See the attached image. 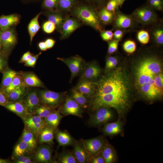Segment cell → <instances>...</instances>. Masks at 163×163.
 <instances>
[{
	"label": "cell",
	"mask_w": 163,
	"mask_h": 163,
	"mask_svg": "<svg viewBox=\"0 0 163 163\" xmlns=\"http://www.w3.org/2000/svg\"><path fill=\"white\" fill-rule=\"evenodd\" d=\"M55 130V129L46 125L39 137L38 143L40 144H53Z\"/></svg>",
	"instance_id": "cell-27"
},
{
	"label": "cell",
	"mask_w": 163,
	"mask_h": 163,
	"mask_svg": "<svg viewBox=\"0 0 163 163\" xmlns=\"http://www.w3.org/2000/svg\"><path fill=\"white\" fill-rule=\"evenodd\" d=\"M38 46L39 49L42 51H45L48 49L45 41L40 42L38 43Z\"/></svg>",
	"instance_id": "cell-58"
},
{
	"label": "cell",
	"mask_w": 163,
	"mask_h": 163,
	"mask_svg": "<svg viewBox=\"0 0 163 163\" xmlns=\"http://www.w3.org/2000/svg\"><path fill=\"white\" fill-rule=\"evenodd\" d=\"M123 50L129 54H133L136 51V42L132 40H126L123 44Z\"/></svg>",
	"instance_id": "cell-40"
},
{
	"label": "cell",
	"mask_w": 163,
	"mask_h": 163,
	"mask_svg": "<svg viewBox=\"0 0 163 163\" xmlns=\"http://www.w3.org/2000/svg\"><path fill=\"white\" fill-rule=\"evenodd\" d=\"M66 92H56L48 90H41L38 95L41 104L53 109L59 106L64 101Z\"/></svg>",
	"instance_id": "cell-5"
},
{
	"label": "cell",
	"mask_w": 163,
	"mask_h": 163,
	"mask_svg": "<svg viewBox=\"0 0 163 163\" xmlns=\"http://www.w3.org/2000/svg\"><path fill=\"white\" fill-rule=\"evenodd\" d=\"M23 82L24 85L27 87H39L44 88L43 82L37 76L32 72H21Z\"/></svg>",
	"instance_id": "cell-20"
},
{
	"label": "cell",
	"mask_w": 163,
	"mask_h": 163,
	"mask_svg": "<svg viewBox=\"0 0 163 163\" xmlns=\"http://www.w3.org/2000/svg\"><path fill=\"white\" fill-rule=\"evenodd\" d=\"M63 117L59 110H54L44 120V122L46 125L56 129Z\"/></svg>",
	"instance_id": "cell-31"
},
{
	"label": "cell",
	"mask_w": 163,
	"mask_h": 163,
	"mask_svg": "<svg viewBox=\"0 0 163 163\" xmlns=\"http://www.w3.org/2000/svg\"><path fill=\"white\" fill-rule=\"evenodd\" d=\"M32 56V53L29 51L24 53L21 58L19 62L20 63H25Z\"/></svg>",
	"instance_id": "cell-56"
},
{
	"label": "cell",
	"mask_w": 163,
	"mask_h": 163,
	"mask_svg": "<svg viewBox=\"0 0 163 163\" xmlns=\"http://www.w3.org/2000/svg\"><path fill=\"white\" fill-rule=\"evenodd\" d=\"M44 14L48 21L54 24L57 30L60 32L64 19L59 11L55 10H48Z\"/></svg>",
	"instance_id": "cell-28"
},
{
	"label": "cell",
	"mask_w": 163,
	"mask_h": 163,
	"mask_svg": "<svg viewBox=\"0 0 163 163\" xmlns=\"http://www.w3.org/2000/svg\"><path fill=\"white\" fill-rule=\"evenodd\" d=\"M34 153L28 145L20 138L14 147L11 159L13 160L25 154Z\"/></svg>",
	"instance_id": "cell-21"
},
{
	"label": "cell",
	"mask_w": 163,
	"mask_h": 163,
	"mask_svg": "<svg viewBox=\"0 0 163 163\" xmlns=\"http://www.w3.org/2000/svg\"><path fill=\"white\" fill-rule=\"evenodd\" d=\"M62 163H76L77 161L73 154L70 152H66L62 154L59 159Z\"/></svg>",
	"instance_id": "cell-42"
},
{
	"label": "cell",
	"mask_w": 163,
	"mask_h": 163,
	"mask_svg": "<svg viewBox=\"0 0 163 163\" xmlns=\"http://www.w3.org/2000/svg\"><path fill=\"white\" fill-rule=\"evenodd\" d=\"M70 96L82 108H86L88 107V98L78 91L75 87L71 89Z\"/></svg>",
	"instance_id": "cell-30"
},
{
	"label": "cell",
	"mask_w": 163,
	"mask_h": 163,
	"mask_svg": "<svg viewBox=\"0 0 163 163\" xmlns=\"http://www.w3.org/2000/svg\"><path fill=\"white\" fill-rule=\"evenodd\" d=\"M118 4V5L119 6H120V7H121L122 6L121 4V0H116Z\"/></svg>",
	"instance_id": "cell-60"
},
{
	"label": "cell",
	"mask_w": 163,
	"mask_h": 163,
	"mask_svg": "<svg viewBox=\"0 0 163 163\" xmlns=\"http://www.w3.org/2000/svg\"><path fill=\"white\" fill-rule=\"evenodd\" d=\"M57 59L64 62L69 68L71 72L70 82L81 74L86 64L84 60L78 55L68 58H58Z\"/></svg>",
	"instance_id": "cell-7"
},
{
	"label": "cell",
	"mask_w": 163,
	"mask_h": 163,
	"mask_svg": "<svg viewBox=\"0 0 163 163\" xmlns=\"http://www.w3.org/2000/svg\"><path fill=\"white\" fill-rule=\"evenodd\" d=\"M149 6L154 10L162 11L163 9L162 0H149Z\"/></svg>",
	"instance_id": "cell-47"
},
{
	"label": "cell",
	"mask_w": 163,
	"mask_h": 163,
	"mask_svg": "<svg viewBox=\"0 0 163 163\" xmlns=\"http://www.w3.org/2000/svg\"><path fill=\"white\" fill-rule=\"evenodd\" d=\"M73 13L78 19L96 30L100 32L103 30L98 13L94 9L86 6H80L75 8Z\"/></svg>",
	"instance_id": "cell-3"
},
{
	"label": "cell",
	"mask_w": 163,
	"mask_h": 163,
	"mask_svg": "<svg viewBox=\"0 0 163 163\" xmlns=\"http://www.w3.org/2000/svg\"><path fill=\"white\" fill-rule=\"evenodd\" d=\"M98 14L102 22L106 24H109L113 22L115 14L107 10L105 7H104L101 9Z\"/></svg>",
	"instance_id": "cell-35"
},
{
	"label": "cell",
	"mask_w": 163,
	"mask_h": 163,
	"mask_svg": "<svg viewBox=\"0 0 163 163\" xmlns=\"http://www.w3.org/2000/svg\"><path fill=\"white\" fill-rule=\"evenodd\" d=\"M123 123L121 119L119 118L115 122L107 123L102 129L103 133L107 136H113L118 134L123 131Z\"/></svg>",
	"instance_id": "cell-18"
},
{
	"label": "cell",
	"mask_w": 163,
	"mask_h": 163,
	"mask_svg": "<svg viewBox=\"0 0 163 163\" xmlns=\"http://www.w3.org/2000/svg\"><path fill=\"white\" fill-rule=\"evenodd\" d=\"M24 84L21 74H18L14 78L10 85L2 91L5 94H8L14 89Z\"/></svg>",
	"instance_id": "cell-36"
},
{
	"label": "cell",
	"mask_w": 163,
	"mask_h": 163,
	"mask_svg": "<svg viewBox=\"0 0 163 163\" xmlns=\"http://www.w3.org/2000/svg\"><path fill=\"white\" fill-rule=\"evenodd\" d=\"M119 60L116 56H108L106 59L105 71L107 72L115 68L118 66Z\"/></svg>",
	"instance_id": "cell-37"
},
{
	"label": "cell",
	"mask_w": 163,
	"mask_h": 163,
	"mask_svg": "<svg viewBox=\"0 0 163 163\" xmlns=\"http://www.w3.org/2000/svg\"><path fill=\"white\" fill-rule=\"evenodd\" d=\"M59 0H43L42 6L48 10H54L58 8Z\"/></svg>",
	"instance_id": "cell-44"
},
{
	"label": "cell",
	"mask_w": 163,
	"mask_h": 163,
	"mask_svg": "<svg viewBox=\"0 0 163 163\" xmlns=\"http://www.w3.org/2000/svg\"><path fill=\"white\" fill-rule=\"evenodd\" d=\"M6 109L14 113L23 120L29 115L22 101L10 102L4 107Z\"/></svg>",
	"instance_id": "cell-16"
},
{
	"label": "cell",
	"mask_w": 163,
	"mask_h": 163,
	"mask_svg": "<svg viewBox=\"0 0 163 163\" xmlns=\"http://www.w3.org/2000/svg\"><path fill=\"white\" fill-rule=\"evenodd\" d=\"M18 74L15 71L8 68L3 72L2 78L0 85V90L3 91L7 88Z\"/></svg>",
	"instance_id": "cell-29"
},
{
	"label": "cell",
	"mask_w": 163,
	"mask_h": 163,
	"mask_svg": "<svg viewBox=\"0 0 163 163\" xmlns=\"http://www.w3.org/2000/svg\"><path fill=\"white\" fill-rule=\"evenodd\" d=\"M137 38L138 41L140 43L145 45L149 43L150 40V37L147 30L142 29L137 32Z\"/></svg>",
	"instance_id": "cell-39"
},
{
	"label": "cell",
	"mask_w": 163,
	"mask_h": 163,
	"mask_svg": "<svg viewBox=\"0 0 163 163\" xmlns=\"http://www.w3.org/2000/svg\"><path fill=\"white\" fill-rule=\"evenodd\" d=\"M1 39V52L7 56L17 43L16 35L13 27L2 31Z\"/></svg>",
	"instance_id": "cell-8"
},
{
	"label": "cell",
	"mask_w": 163,
	"mask_h": 163,
	"mask_svg": "<svg viewBox=\"0 0 163 163\" xmlns=\"http://www.w3.org/2000/svg\"><path fill=\"white\" fill-rule=\"evenodd\" d=\"M102 69L99 65L95 61L86 63L81 74L80 80H86L95 82L102 76Z\"/></svg>",
	"instance_id": "cell-10"
},
{
	"label": "cell",
	"mask_w": 163,
	"mask_h": 163,
	"mask_svg": "<svg viewBox=\"0 0 163 163\" xmlns=\"http://www.w3.org/2000/svg\"><path fill=\"white\" fill-rule=\"evenodd\" d=\"M154 25L151 29V36L152 39L155 44L158 46L163 44V28L161 24L157 22L153 24Z\"/></svg>",
	"instance_id": "cell-26"
},
{
	"label": "cell",
	"mask_w": 163,
	"mask_h": 163,
	"mask_svg": "<svg viewBox=\"0 0 163 163\" xmlns=\"http://www.w3.org/2000/svg\"><path fill=\"white\" fill-rule=\"evenodd\" d=\"M106 142L104 137L100 136L90 139L84 140L82 143L91 158L101 152Z\"/></svg>",
	"instance_id": "cell-11"
},
{
	"label": "cell",
	"mask_w": 163,
	"mask_h": 163,
	"mask_svg": "<svg viewBox=\"0 0 163 163\" xmlns=\"http://www.w3.org/2000/svg\"><path fill=\"white\" fill-rule=\"evenodd\" d=\"M127 71L134 93L150 103L163 96V62L159 52L142 50L132 58Z\"/></svg>",
	"instance_id": "cell-1"
},
{
	"label": "cell",
	"mask_w": 163,
	"mask_h": 163,
	"mask_svg": "<svg viewBox=\"0 0 163 163\" xmlns=\"http://www.w3.org/2000/svg\"><path fill=\"white\" fill-rule=\"evenodd\" d=\"M56 138L59 145L66 146L72 144L73 139L67 133L61 131H58L56 133Z\"/></svg>",
	"instance_id": "cell-33"
},
{
	"label": "cell",
	"mask_w": 163,
	"mask_h": 163,
	"mask_svg": "<svg viewBox=\"0 0 163 163\" xmlns=\"http://www.w3.org/2000/svg\"><path fill=\"white\" fill-rule=\"evenodd\" d=\"M120 40L114 39L108 42V53L109 54H112L117 51Z\"/></svg>",
	"instance_id": "cell-46"
},
{
	"label": "cell",
	"mask_w": 163,
	"mask_h": 163,
	"mask_svg": "<svg viewBox=\"0 0 163 163\" xmlns=\"http://www.w3.org/2000/svg\"><path fill=\"white\" fill-rule=\"evenodd\" d=\"M23 120L25 126L27 127L31 126L37 123L44 122V120L39 117L34 115H29Z\"/></svg>",
	"instance_id": "cell-43"
},
{
	"label": "cell",
	"mask_w": 163,
	"mask_h": 163,
	"mask_svg": "<svg viewBox=\"0 0 163 163\" xmlns=\"http://www.w3.org/2000/svg\"><path fill=\"white\" fill-rule=\"evenodd\" d=\"M8 102L7 95L0 90V105L5 107Z\"/></svg>",
	"instance_id": "cell-55"
},
{
	"label": "cell",
	"mask_w": 163,
	"mask_h": 163,
	"mask_svg": "<svg viewBox=\"0 0 163 163\" xmlns=\"http://www.w3.org/2000/svg\"><path fill=\"white\" fill-rule=\"evenodd\" d=\"M27 88L23 84L9 93L6 94L9 102L21 101L28 91Z\"/></svg>",
	"instance_id": "cell-25"
},
{
	"label": "cell",
	"mask_w": 163,
	"mask_h": 163,
	"mask_svg": "<svg viewBox=\"0 0 163 163\" xmlns=\"http://www.w3.org/2000/svg\"><path fill=\"white\" fill-rule=\"evenodd\" d=\"M76 143L74 147V156L77 161L80 163L90 161L91 157L87 152L82 143Z\"/></svg>",
	"instance_id": "cell-22"
},
{
	"label": "cell",
	"mask_w": 163,
	"mask_h": 163,
	"mask_svg": "<svg viewBox=\"0 0 163 163\" xmlns=\"http://www.w3.org/2000/svg\"><path fill=\"white\" fill-rule=\"evenodd\" d=\"M41 53V52H39L36 55L32 56L29 60L25 63L24 66L28 67H34L36 64L39 56Z\"/></svg>",
	"instance_id": "cell-51"
},
{
	"label": "cell",
	"mask_w": 163,
	"mask_h": 163,
	"mask_svg": "<svg viewBox=\"0 0 163 163\" xmlns=\"http://www.w3.org/2000/svg\"><path fill=\"white\" fill-rule=\"evenodd\" d=\"M125 0H121V4L122 5L123 3H124V2Z\"/></svg>",
	"instance_id": "cell-63"
},
{
	"label": "cell",
	"mask_w": 163,
	"mask_h": 163,
	"mask_svg": "<svg viewBox=\"0 0 163 163\" xmlns=\"http://www.w3.org/2000/svg\"><path fill=\"white\" fill-rule=\"evenodd\" d=\"M42 13V12H41L37 14L30 21L28 24L27 29L30 37V44L34 37L40 29V27L39 24L38 19Z\"/></svg>",
	"instance_id": "cell-32"
},
{
	"label": "cell",
	"mask_w": 163,
	"mask_h": 163,
	"mask_svg": "<svg viewBox=\"0 0 163 163\" xmlns=\"http://www.w3.org/2000/svg\"><path fill=\"white\" fill-rule=\"evenodd\" d=\"M11 161L8 159H4L0 158V163H10Z\"/></svg>",
	"instance_id": "cell-59"
},
{
	"label": "cell",
	"mask_w": 163,
	"mask_h": 163,
	"mask_svg": "<svg viewBox=\"0 0 163 163\" xmlns=\"http://www.w3.org/2000/svg\"><path fill=\"white\" fill-rule=\"evenodd\" d=\"M118 7L117 3L116 0H109L107 3L105 8L107 10L115 14Z\"/></svg>",
	"instance_id": "cell-49"
},
{
	"label": "cell",
	"mask_w": 163,
	"mask_h": 163,
	"mask_svg": "<svg viewBox=\"0 0 163 163\" xmlns=\"http://www.w3.org/2000/svg\"><path fill=\"white\" fill-rule=\"evenodd\" d=\"M43 31L47 34L53 33L56 28L55 25L48 21L44 22L42 25Z\"/></svg>",
	"instance_id": "cell-48"
},
{
	"label": "cell",
	"mask_w": 163,
	"mask_h": 163,
	"mask_svg": "<svg viewBox=\"0 0 163 163\" xmlns=\"http://www.w3.org/2000/svg\"><path fill=\"white\" fill-rule=\"evenodd\" d=\"M21 101L29 115H32L41 104L37 93L35 90H28Z\"/></svg>",
	"instance_id": "cell-13"
},
{
	"label": "cell",
	"mask_w": 163,
	"mask_h": 163,
	"mask_svg": "<svg viewBox=\"0 0 163 163\" xmlns=\"http://www.w3.org/2000/svg\"><path fill=\"white\" fill-rule=\"evenodd\" d=\"M96 1H97L98 2H104L105 0H95Z\"/></svg>",
	"instance_id": "cell-62"
},
{
	"label": "cell",
	"mask_w": 163,
	"mask_h": 163,
	"mask_svg": "<svg viewBox=\"0 0 163 163\" xmlns=\"http://www.w3.org/2000/svg\"><path fill=\"white\" fill-rule=\"evenodd\" d=\"M64 102L59 111L64 115H71L82 117V109L74 100L68 95H66Z\"/></svg>",
	"instance_id": "cell-12"
},
{
	"label": "cell",
	"mask_w": 163,
	"mask_h": 163,
	"mask_svg": "<svg viewBox=\"0 0 163 163\" xmlns=\"http://www.w3.org/2000/svg\"><path fill=\"white\" fill-rule=\"evenodd\" d=\"M20 138L26 143L35 152L37 147L38 139L34 134L25 126Z\"/></svg>",
	"instance_id": "cell-24"
},
{
	"label": "cell",
	"mask_w": 163,
	"mask_h": 163,
	"mask_svg": "<svg viewBox=\"0 0 163 163\" xmlns=\"http://www.w3.org/2000/svg\"><path fill=\"white\" fill-rule=\"evenodd\" d=\"M95 87V82L81 80H79L75 88L86 97L91 98L94 94Z\"/></svg>",
	"instance_id": "cell-15"
},
{
	"label": "cell",
	"mask_w": 163,
	"mask_h": 163,
	"mask_svg": "<svg viewBox=\"0 0 163 163\" xmlns=\"http://www.w3.org/2000/svg\"><path fill=\"white\" fill-rule=\"evenodd\" d=\"M90 161L92 163H105L101 153L91 157Z\"/></svg>",
	"instance_id": "cell-54"
},
{
	"label": "cell",
	"mask_w": 163,
	"mask_h": 163,
	"mask_svg": "<svg viewBox=\"0 0 163 163\" xmlns=\"http://www.w3.org/2000/svg\"><path fill=\"white\" fill-rule=\"evenodd\" d=\"M131 15L137 23L143 26L153 25L157 22L158 21L157 14L149 5L137 8Z\"/></svg>",
	"instance_id": "cell-4"
},
{
	"label": "cell",
	"mask_w": 163,
	"mask_h": 163,
	"mask_svg": "<svg viewBox=\"0 0 163 163\" xmlns=\"http://www.w3.org/2000/svg\"><path fill=\"white\" fill-rule=\"evenodd\" d=\"M96 82L94 94L90 105L95 111L102 107L113 108L119 118L126 116L133 104V87L125 67L119 66L105 72Z\"/></svg>",
	"instance_id": "cell-2"
},
{
	"label": "cell",
	"mask_w": 163,
	"mask_h": 163,
	"mask_svg": "<svg viewBox=\"0 0 163 163\" xmlns=\"http://www.w3.org/2000/svg\"><path fill=\"white\" fill-rule=\"evenodd\" d=\"M14 163H36L34 154H26L20 156L12 160Z\"/></svg>",
	"instance_id": "cell-38"
},
{
	"label": "cell",
	"mask_w": 163,
	"mask_h": 163,
	"mask_svg": "<svg viewBox=\"0 0 163 163\" xmlns=\"http://www.w3.org/2000/svg\"><path fill=\"white\" fill-rule=\"evenodd\" d=\"M3 54L1 52H0V55Z\"/></svg>",
	"instance_id": "cell-64"
},
{
	"label": "cell",
	"mask_w": 163,
	"mask_h": 163,
	"mask_svg": "<svg viewBox=\"0 0 163 163\" xmlns=\"http://www.w3.org/2000/svg\"><path fill=\"white\" fill-rule=\"evenodd\" d=\"M127 29H118L116 30L113 33V37L114 39L120 40L123 38L126 33L127 32Z\"/></svg>",
	"instance_id": "cell-53"
},
{
	"label": "cell",
	"mask_w": 163,
	"mask_h": 163,
	"mask_svg": "<svg viewBox=\"0 0 163 163\" xmlns=\"http://www.w3.org/2000/svg\"><path fill=\"white\" fill-rule=\"evenodd\" d=\"M2 32V31L0 30V52H1V35Z\"/></svg>",
	"instance_id": "cell-61"
},
{
	"label": "cell",
	"mask_w": 163,
	"mask_h": 163,
	"mask_svg": "<svg viewBox=\"0 0 163 163\" xmlns=\"http://www.w3.org/2000/svg\"><path fill=\"white\" fill-rule=\"evenodd\" d=\"M75 0H59L58 7L62 10L69 9L73 5Z\"/></svg>",
	"instance_id": "cell-45"
},
{
	"label": "cell",
	"mask_w": 163,
	"mask_h": 163,
	"mask_svg": "<svg viewBox=\"0 0 163 163\" xmlns=\"http://www.w3.org/2000/svg\"><path fill=\"white\" fill-rule=\"evenodd\" d=\"M45 42L48 49H50L54 46L55 43L56 41L52 38H48L45 40Z\"/></svg>",
	"instance_id": "cell-57"
},
{
	"label": "cell",
	"mask_w": 163,
	"mask_h": 163,
	"mask_svg": "<svg viewBox=\"0 0 163 163\" xmlns=\"http://www.w3.org/2000/svg\"><path fill=\"white\" fill-rule=\"evenodd\" d=\"M79 26V23L75 19L70 18H66L64 20L60 30L61 38L63 39L67 37Z\"/></svg>",
	"instance_id": "cell-17"
},
{
	"label": "cell",
	"mask_w": 163,
	"mask_h": 163,
	"mask_svg": "<svg viewBox=\"0 0 163 163\" xmlns=\"http://www.w3.org/2000/svg\"><path fill=\"white\" fill-rule=\"evenodd\" d=\"M113 23L115 30L133 29L137 23L132 15L123 13L118 8L115 12Z\"/></svg>",
	"instance_id": "cell-9"
},
{
	"label": "cell",
	"mask_w": 163,
	"mask_h": 163,
	"mask_svg": "<svg viewBox=\"0 0 163 163\" xmlns=\"http://www.w3.org/2000/svg\"><path fill=\"white\" fill-rule=\"evenodd\" d=\"M52 154V150L49 145H42L37 147L34 157L36 163H51Z\"/></svg>",
	"instance_id": "cell-14"
},
{
	"label": "cell",
	"mask_w": 163,
	"mask_h": 163,
	"mask_svg": "<svg viewBox=\"0 0 163 163\" xmlns=\"http://www.w3.org/2000/svg\"><path fill=\"white\" fill-rule=\"evenodd\" d=\"M91 117L90 123L94 126H100L105 124L113 119L114 114L111 108L102 107L95 110Z\"/></svg>",
	"instance_id": "cell-6"
},
{
	"label": "cell",
	"mask_w": 163,
	"mask_h": 163,
	"mask_svg": "<svg viewBox=\"0 0 163 163\" xmlns=\"http://www.w3.org/2000/svg\"><path fill=\"white\" fill-rule=\"evenodd\" d=\"M105 163H114L117 160L116 150L109 143L106 142L101 152Z\"/></svg>",
	"instance_id": "cell-23"
},
{
	"label": "cell",
	"mask_w": 163,
	"mask_h": 163,
	"mask_svg": "<svg viewBox=\"0 0 163 163\" xmlns=\"http://www.w3.org/2000/svg\"><path fill=\"white\" fill-rule=\"evenodd\" d=\"M54 110V109L48 106L41 104L36 109L32 115L39 117L44 121Z\"/></svg>",
	"instance_id": "cell-34"
},
{
	"label": "cell",
	"mask_w": 163,
	"mask_h": 163,
	"mask_svg": "<svg viewBox=\"0 0 163 163\" xmlns=\"http://www.w3.org/2000/svg\"><path fill=\"white\" fill-rule=\"evenodd\" d=\"M46 125V124L43 122L37 123L28 127L26 126L34 134L38 140L41 132Z\"/></svg>",
	"instance_id": "cell-41"
},
{
	"label": "cell",
	"mask_w": 163,
	"mask_h": 163,
	"mask_svg": "<svg viewBox=\"0 0 163 163\" xmlns=\"http://www.w3.org/2000/svg\"><path fill=\"white\" fill-rule=\"evenodd\" d=\"M101 33V36L103 40L109 41L113 39V33L111 30H102Z\"/></svg>",
	"instance_id": "cell-50"
},
{
	"label": "cell",
	"mask_w": 163,
	"mask_h": 163,
	"mask_svg": "<svg viewBox=\"0 0 163 163\" xmlns=\"http://www.w3.org/2000/svg\"><path fill=\"white\" fill-rule=\"evenodd\" d=\"M7 56L3 54L0 55V72H3L7 69Z\"/></svg>",
	"instance_id": "cell-52"
},
{
	"label": "cell",
	"mask_w": 163,
	"mask_h": 163,
	"mask_svg": "<svg viewBox=\"0 0 163 163\" xmlns=\"http://www.w3.org/2000/svg\"><path fill=\"white\" fill-rule=\"evenodd\" d=\"M20 21L18 15L12 14L0 16V30L3 31L18 24Z\"/></svg>",
	"instance_id": "cell-19"
}]
</instances>
